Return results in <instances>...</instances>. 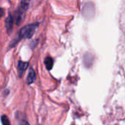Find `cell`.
Here are the masks:
<instances>
[{
	"label": "cell",
	"instance_id": "obj_1",
	"mask_svg": "<svg viewBox=\"0 0 125 125\" xmlns=\"http://www.w3.org/2000/svg\"><path fill=\"white\" fill-rule=\"evenodd\" d=\"M38 23H35V24H29V25H27V26L22 27L20 30L19 32L18 37L11 42V43L9 46V47L10 49L13 48L21 39H24V38H25V39L27 38L28 39V38H32L33 36V35L35 34V30L38 28Z\"/></svg>",
	"mask_w": 125,
	"mask_h": 125
},
{
	"label": "cell",
	"instance_id": "obj_2",
	"mask_svg": "<svg viewBox=\"0 0 125 125\" xmlns=\"http://www.w3.org/2000/svg\"><path fill=\"white\" fill-rule=\"evenodd\" d=\"M30 0H21V2L16 11V23L19 25L23 21L26 15V12L28 10Z\"/></svg>",
	"mask_w": 125,
	"mask_h": 125
},
{
	"label": "cell",
	"instance_id": "obj_3",
	"mask_svg": "<svg viewBox=\"0 0 125 125\" xmlns=\"http://www.w3.org/2000/svg\"><path fill=\"white\" fill-rule=\"evenodd\" d=\"M29 66L28 62H24L21 60H19L18 62V66H17V70H18V74L20 77H21L24 73V72L27 70Z\"/></svg>",
	"mask_w": 125,
	"mask_h": 125
},
{
	"label": "cell",
	"instance_id": "obj_4",
	"mask_svg": "<svg viewBox=\"0 0 125 125\" xmlns=\"http://www.w3.org/2000/svg\"><path fill=\"white\" fill-rule=\"evenodd\" d=\"M13 26V19L12 15L10 13H9L8 16L5 19V27L7 30V32L8 34H10L11 32Z\"/></svg>",
	"mask_w": 125,
	"mask_h": 125
},
{
	"label": "cell",
	"instance_id": "obj_5",
	"mask_svg": "<svg viewBox=\"0 0 125 125\" xmlns=\"http://www.w3.org/2000/svg\"><path fill=\"white\" fill-rule=\"evenodd\" d=\"M94 62V57L90 53H86L84 56V64L86 67L91 66Z\"/></svg>",
	"mask_w": 125,
	"mask_h": 125
},
{
	"label": "cell",
	"instance_id": "obj_6",
	"mask_svg": "<svg viewBox=\"0 0 125 125\" xmlns=\"http://www.w3.org/2000/svg\"><path fill=\"white\" fill-rule=\"evenodd\" d=\"M35 79H36L35 72V71L32 69H30V72H29V74H28V76H27V84L30 85V84L33 83L35 82Z\"/></svg>",
	"mask_w": 125,
	"mask_h": 125
},
{
	"label": "cell",
	"instance_id": "obj_7",
	"mask_svg": "<svg viewBox=\"0 0 125 125\" xmlns=\"http://www.w3.org/2000/svg\"><path fill=\"white\" fill-rule=\"evenodd\" d=\"M44 63L47 70H51L54 65V60L51 57H46L44 60Z\"/></svg>",
	"mask_w": 125,
	"mask_h": 125
},
{
	"label": "cell",
	"instance_id": "obj_8",
	"mask_svg": "<svg viewBox=\"0 0 125 125\" xmlns=\"http://www.w3.org/2000/svg\"><path fill=\"white\" fill-rule=\"evenodd\" d=\"M1 120H2V125H11L10 122V120H9V118H8L7 115H3L2 116V118H1Z\"/></svg>",
	"mask_w": 125,
	"mask_h": 125
},
{
	"label": "cell",
	"instance_id": "obj_9",
	"mask_svg": "<svg viewBox=\"0 0 125 125\" xmlns=\"http://www.w3.org/2000/svg\"><path fill=\"white\" fill-rule=\"evenodd\" d=\"M20 121H19V123H20V125H30L29 124V123H28V121H26V120H23V119H21V120H19Z\"/></svg>",
	"mask_w": 125,
	"mask_h": 125
},
{
	"label": "cell",
	"instance_id": "obj_10",
	"mask_svg": "<svg viewBox=\"0 0 125 125\" xmlns=\"http://www.w3.org/2000/svg\"><path fill=\"white\" fill-rule=\"evenodd\" d=\"M4 14H5V10H4V8H0V19H2V17L4 16Z\"/></svg>",
	"mask_w": 125,
	"mask_h": 125
}]
</instances>
